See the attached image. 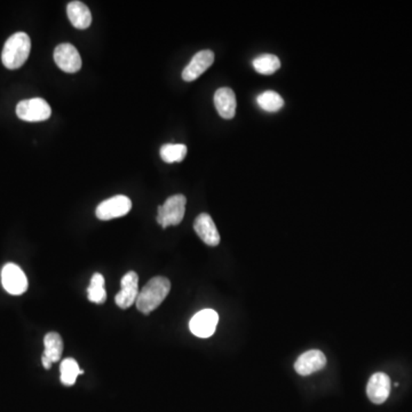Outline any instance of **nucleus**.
I'll return each mask as SVG.
<instances>
[{"label":"nucleus","instance_id":"obj_7","mask_svg":"<svg viewBox=\"0 0 412 412\" xmlns=\"http://www.w3.org/2000/svg\"><path fill=\"white\" fill-rule=\"evenodd\" d=\"M54 61L62 72L68 74L79 72L83 65L79 51L75 46L69 42H63L56 46V49H54Z\"/></svg>","mask_w":412,"mask_h":412},{"label":"nucleus","instance_id":"obj_17","mask_svg":"<svg viewBox=\"0 0 412 412\" xmlns=\"http://www.w3.org/2000/svg\"><path fill=\"white\" fill-rule=\"evenodd\" d=\"M60 372H61L60 379L65 386L75 385L77 377L79 374H84V370L79 369L77 361L70 359V357L62 361L61 365H60Z\"/></svg>","mask_w":412,"mask_h":412},{"label":"nucleus","instance_id":"obj_19","mask_svg":"<svg viewBox=\"0 0 412 412\" xmlns=\"http://www.w3.org/2000/svg\"><path fill=\"white\" fill-rule=\"evenodd\" d=\"M254 67L261 75H272L279 70L281 61L273 54H263L254 60Z\"/></svg>","mask_w":412,"mask_h":412},{"label":"nucleus","instance_id":"obj_11","mask_svg":"<svg viewBox=\"0 0 412 412\" xmlns=\"http://www.w3.org/2000/svg\"><path fill=\"white\" fill-rule=\"evenodd\" d=\"M327 364V357L321 351L306 352L295 361V369L300 376H309L313 373L322 370Z\"/></svg>","mask_w":412,"mask_h":412},{"label":"nucleus","instance_id":"obj_10","mask_svg":"<svg viewBox=\"0 0 412 412\" xmlns=\"http://www.w3.org/2000/svg\"><path fill=\"white\" fill-rule=\"evenodd\" d=\"M215 62V53L210 49H204L201 52L196 53L189 65L182 72V79L186 81H196V79L204 74Z\"/></svg>","mask_w":412,"mask_h":412},{"label":"nucleus","instance_id":"obj_18","mask_svg":"<svg viewBox=\"0 0 412 412\" xmlns=\"http://www.w3.org/2000/svg\"><path fill=\"white\" fill-rule=\"evenodd\" d=\"M88 300L94 304H104L107 300V292L104 288V277L100 273L92 276L91 283L88 289Z\"/></svg>","mask_w":412,"mask_h":412},{"label":"nucleus","instance_id":"obj_21","mask_svg":"<svg viewBox=\"0 0 412 412\" xmlns=\"http://www.w3.org/2000/svg\"><path fill=\"white\" fill-rule=\"evenodd\" d=\"M187 146L178 143H167L160 148V157L165 163L182 162L187 155Z\"/></svg>","mask_w":412,"mask_h":412},{"label":"nucleus","instance_id":"obj_15","mask_svg":"<svg viewBox=\"0 0 412 412\" xmlns=\"http://www.w3.org/2000/svg\"><path fill=\"white\" fill-rule=\"evenodd\" d=\"M215 106L221 117L224 120L234 118L236 113V95L229 88H221L215 92Z\"/></svg>","mask_w":412,"mask_h":412},{"label":"nucleus","instance_id":"obj_12","mask_svg":"<svg viewBox=\"0 0 412 412\" xmlns=\"http://www.w3.org/2000/svg\"><path fill=\"white\" fill-rule=\"evenodd\" d=\"M390 393V377L383 372H376L371 376L367 386L368 397L374 404L385 402Z\"/></svg>","mask_w":412,"mask_h":412},{"label":"nucleus","instance_id":"obj_4","mask_svg":"<svg viewBox=\"0 0 412 412\" xmlns=\"http://www.w3.org/2000/svg\"><path fill=\"white\" fill-rule=\"evenodd\" d=\"M17 115V117L26 122H42L51 117L52 109L44 99L33 98L19 102Z\"/></svg>","mask_w":412,"mask_h":412},{"label":"nucleus","instance_id":"obj_16","mask_svg":"<svg viewBox=\"0 0 412 412\" xmlns=\"http://www.w3.org/2000/svg\"><path fill=\"white\" fill-rule=\"evenodd\" d=\"M67 14L72 26L77 29H88L91 26L92 14L88 7L81 1H72L67 7Z\"/></svg>","mask_w":412,"mask_h":412},{"label":"nucleus","instance_id":"obj_2","mask_svg":"<svg viewBox=\"0 0 412 412\" xmlns=\"http://www.w3.org/2000/svg\"><path fill=\"white\" fill-rule=\"evenodd\" d=\"M31 40L26 33H15L3 45L1 61L7 69L15 70L22 67L29 58Z\"/></svg>","mask_w":412,"mask_h":412},{"label":"nucleus","instance_id":"obj_20","mask_svg":"<svg viewBox=\"0 0 412 412\" xmlns=\"http://www.w3.org/2000/svg\"><path fill=\"white\" fill-rule=\"evenodd\" d=\"M256 102L261 109L268 111V113H276V111L281 110L284 106V100L282 97L274 91L263 92L256 98Z\"/></svg>","mask_w":412,"mask_h":412},{"label":"nucleus","instance_id":"obj_8","mask_svg":"<svg viewBox=\"0 0 412 412\" xmlns=\"http://www.w3.org/2000/svg\"><path fill=\"white\" fill-rule=\"evenodd\" d=\"M219 322V315L213 309H203L194 315L189 322V329L198 338H208L213 336Z\"/></svg>","mask_w":412,"mask_h":412},{"label":"nucleus","instance_id":"obj_5","mask_svg":"<svg viewBox=\"0 0 412 412\" xmlns=\"http://www.w3.org/2000/svg\"><path fill=\"white\" fill-rule=\"evenodd\" d=\"M132 208V201L127 196L117 195L106 199L98 205L95 215L100 220L107 221L126 215Z\"/></svg>","mask_w":412,"mask_h":412},{"label":"nucleus","instance_id":"obj_13","mask_svg":"<svg viewBox=\"0 0 412 412\" xmlns=\"http://www.w3.org/2000/svg\"><path fill=\"white\" fill-rule=\"evenodd\" d=\"M196 234L208 247H217L220 243V234L217 231L215 221L208 213H201L194 222Z\"/></svg>","mask_w":412,"mask_h":412},{"label":"nucleus","instance_id":"obj_6","mask_svg":"<svg viewBox=\"0 0 412 412\" xmlns=\"http://www.w3.org/2000/svg\"><path fill=\"white\" fill-rule=\"evenodd\" d=\"M3 289L10 295H20L28 290V279L20 267L15 263H7L1 270Z\"/></svg>","mask_w":412,"mask_h":412},{"label":"nucleus","instance_id":"obj_3","mask_svg":"<svg viewBox=\"0 0 412 412\" xmlns=\"http://www.w3.org/2000/svg\"><path fill=\"white\" fill-rule=\"evenodd\" d=\"M187 198L183 195H173L166 199L164 205L157 210V222L163 228L178 226L185 217Z\"/></svg>","mask_w":412,"mask_h":412},{"label":"nucleus","instance_id":"obj_1","mask_svg":"<svg viewBox=\"0 0 412 412\" xmlns=\"http://www.w3.org/2000/svg\"><path fill=\"white\" fill-rule=\"evenodd\" d=\"M171 290V282L169 279L163 276H156L150 279L143 286L138 295L137 308L145 315H149L155 309L158 308L160 304L165 300Z\"/></svg>","mask_w":412,"mask_h":412},{"label":"nucleus","instance_id":"obj_9","mask_svg":"<svg viewBox=\"0 0 412 412\" xmlns=\"http://www.w3.org/2000/svg\"><path fill=\"white\" fill-rule=\"evenodd\" d=\"M120 286L122 290L115 297V302L120 308H130L131 306L135 304L139 295V276L131 270L123 276Z\"/></svg>","mask_w":412,"mask_h":412},{"label":"nucleus","instance_id":"obj_14","mask_svg":"<svg viewBox=\"0 0 412 412\" xmlns=\"http://www.w3.org/2000/svg\"><path fill=\"white\" fill-rule=\"evenodd\" d=\"M45 351L42 354V363L45 369H51L52 364L61 360L63 353V340L61 336L56 332H49L44 338Z\"/></svg>","mask_w":412,"mask_h":412}]
</instances>
